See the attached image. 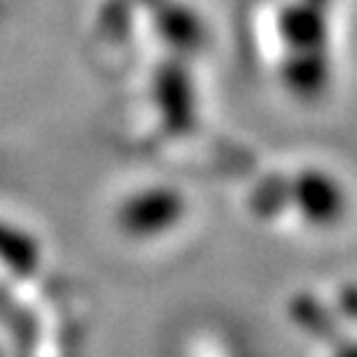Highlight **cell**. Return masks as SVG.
<instances>
[{"label": "cell", "instance_id": "6da1fadb", "mask_svg": "<svg viewBox=\"0 0 357 357\" xmlns=\"http://www.w3.org/2000/svg\"><path fill=\"white\" fill-rule=\"evenodd\" d=\"M328 6L331 0H281L273 13L281 43L273 69L283 90L302 101H315L331 85Z\"/></svg>", "mask_w": 357, "mask_h": 357}, {"label": "cell", "instance_id": "7a4b0ae2", "mask_svg": "<svg viewBox=\"0 0 357 357\" xmlns=\"http://www.w3.org/2000/svg\"><path fill=\"white\" fill-rule=\"evenodd\" d=\"M270 185H275L283 196L278 202L291 199L299 217L315 225V228H331L347 212V193L339 185V180L323 172V169H302L294 180L273 178Z\"/></svg>", "mask_w": 357, "mask_h": 357}]
</instances>
